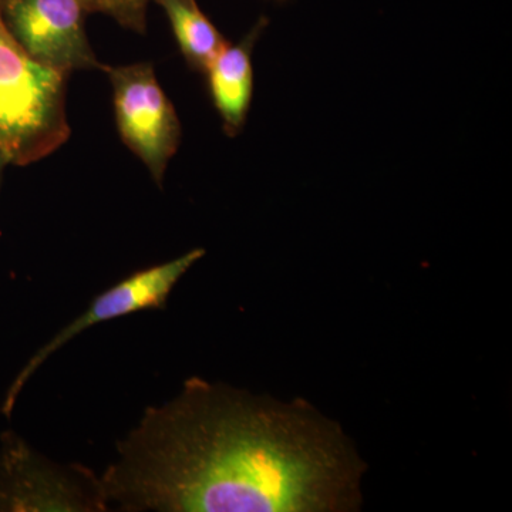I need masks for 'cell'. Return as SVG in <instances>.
Here are the masks:
<instances>
[{
  "mask_svg": "<svg viewBox=\"0 0 512 512\" xmlns=\"http://www.w3.org/2000/svg\"><path fill=\"white\" fill-rule=\"evenodd\" d=\"M100 477L121 511L335 512L360 508L365 463L339 424L192 377L148 407Z\"/></svg>",
  "mask_w": 512,
  "mask_h": 512,
  "instance_id": "cell-1",
  "label": "cell"
},
{
  "mask_svg": "<svg viewBox=\"0 0 512 512\" xmlns=\"http://www.w3.org/2000/svg\"><path fill=\"white\" fill-rule=\"evenodd\" d=\"M67 77L35 62L0 13V151L10 164L37 163L69 140Z\"/></svg>",
  "mask_w": 512,
  "mask_h": 512,
  "instance_id": "cell-2",
  "label": "cell"
},
{
  "mask_svg": "<svg viewBox=\"0 0 512 512\" xmlns=\"http://www.w3.org/2000/svg\"><path fill=\"white\" fill-rule=\"evenodd\" d=\"M100 70L113 87L121 140L143 161L157 185L163 187L165 171L180 147L183 130L173 103L158 83L153 64H103Z\"/></svg>",
  "mask_w": 512,
  "mask_h": 512,
  "instance_id": "cell-3",
  "label": "cell"
},
{
  "mask_svg": "<svg viewBox=\"0 0 512 512\" xmlns=\"http://www.w3.org/2000/svg\"><path fill=\"white\" fill-rule=\"evenodd\" d=\"M100 477L57 466L8 431L0 447V511H104Z\"/></svg>",
  "mask_w": 512,
  "mask_h": 512,
  "instance_id": "cell-4",
  "label": "cell"
},
{
  "mask_svg": "<svg viewBox=\"0 0 512 512\" xmlns=\"http://www.w3.org/2000/svg\"><path fill=\"white\" fill-rule=\"evenodd\" d=\"M204 255L205 249H191L187 254L164 262V264L137 271L136 274L127 276L119 284L100 293L90 303L86 312L70 322L66 328L60 330L55 338L49 340L43 348L37 350L35 355L30 357L29 362L10 384L5 400H3L2 413L6 417H10L15 409L16 400L30 377L35 375L50 356L55 355L57 350L64 348V345L77 338L84 330L93 328L99 323L123 318L131 313L164 308L175 285Z\"/></svg>",
  "mask_w": 512,
  "mask_h": 512,
  "instance_id": "cell-5",
  "label": "cell"
},
{
  "mask_svg": "<svg viewBox=\"0 0 512 512\" xmlns=\"http://www.w3.org/2000/svg\"><path fill=\"white\" fill-rule=\"evenodd\" d=\"M10 35L35 62L66 74L101 69L87 37L84 0H2Z\"/></svg>",
  "mask_w": 512,
  "mask_h": 512,
  "instance_id": "cell-6",
  "label": "cell"
},
{
  "mask_svg": "<svg viewBox=\"0 0 512 512\" xmlns=\"http://www.w3.org/2000/svg\"><path fill=\"white\" fill-rule=\"evenodd\" d=\"M266 25L268 20L259 19L244 39L235 45L228 43L205 70L212 103L229 137L237 136L247 123L254 93L252 50Z\"/></svg>",
  "mask_w": 512,
  "mask_h": 512,
  "instance_id": "cell-7",
  "label": "cell"
},
{
  "mask_svg": "<svg viewBox=\"0 0 512 512\" xmlns=\"http://www.w3.org/2000/svg\"><path fill=\"white\" fill-rule=\"evenodd\" d=\"M164 10L178 47L191 69L205 73L228 40L205 16L197 0H154Z\"/></svg>",
  "mask_w": 512,
  "mask_h": 512,
  "instance_id": "cell-8",
  "label": "cell"
},
{
  "mask_svg": "<svg viewBox=\"0 0 512 512\" xmlns=\"http://www.w3.org/2000/svg\"><path fill=\"white\" fill-rule=\"evenodd\" d=\"M89 13H101L120 26L136 33H146L150 0H84Z\"/></svg>",
  "mask_w": 512,
  "mask_h": 512,
  "instance_id": "cell-9",
  "label": "cell"
},
{
  "mask_svg": "<svg viewBox=\"0 0 512 512\" xmlns=\"http://www.w3.org/2000/svg\"><path fill=\"white\" fill-rule=\"evenodd\" d=\"M9 164L8 157L0 151V180H2L3 171H5V168L8 167Z\"/></svg>",
  "mask_w": 512,
  "mask_h": 512,
  "instance_id": "cell-10",
  "label": "cell"
},
{
  "mask_svg": "<svg viewBox=\"0 0 512 512\" xmlns=\"http://www.w3.org/2000/svg\"><path fill=\"white\" fill-rule=\"evenodd\" d=\"M0 2H2V0H0Z\"/></svg>",
  "mask_w": 512,
  "mask_h": 512,
  "instance_id": "cell-11",
  "label": "cell"
}]
</instances>
